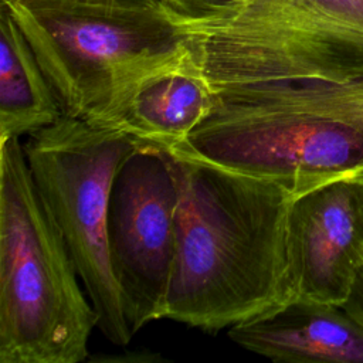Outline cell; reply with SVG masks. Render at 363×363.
Here are the masks:
<instances>
[{
  "label": "cell",
  "mask_w": 363,
  "mask_h": 363,
  "mask_svg": "<svg viewBox=\"0 0 363 363\" xmlns=\"http://www.w3.org/2000/svg\"><path fill=\"white\" fill-rule=\"evenodd\" d=\"M160 149L177 190L163 319L217 333L295 299L286 231L295 194L186 150Z\"/></svg>",
  "instance_id": "1"
},
{
  "label": "cell",
  "mask_w": 363,
  "mask_h": 363,
  "mask_svg": "<svg viewBox=\"0 0 363 363\" xmlns=\"http://www.w3.org/2000/svg\"><path fill=\"white\" fill-rule=\"evenodd\" d=\"M62 113L106 125L145 78L193 58L156 0H1Z\"/></svg>",
  "instance_id": "2"
},
{
  "label": "cell",
  "mask_w": 363,
  "mask_h": 363,
  "mask_svg": "<svg viewBox=\"0 0 363 363\" xmlns=\"http://www.w3.org/2000/svg\"><path fill=\"white\" fill-rule=\"evenodd\" d=\"M33 180L20 138L0 140V363H79L98 313Z\"/></svg>",
  "instance_id": "3"
},
{
  "label": "cell",
  "mask_w": 363,
  "mask_h": 363,
  "mask_svg": "<svg viewBox=\"0 0 363 363\" xmlns=\"http://www.w3.org/2000/svg\"><path fill=\"white\" fill-rule=\"evenodd\" d=\"M184 34L210 86L363 77V0H235Z\"/></svg>",
  "instance_id": "4"
},
{
  "label": "cell",
  "mask_w": 363,
  "mask_h": 363,
  "mask_svg": "<svg viewBox=\"0 0 363 363\" xmlns=\"http://www.w3.org/2000/svg\"><path fill=\"white\" fill-rule=\"evenodd\" d=\"M142 145L118 128L65 115L23 143L33 180L98 313V329L116 346H126L133 333L111 269L108 204L116 170Z\"/></svg>",
  "instance_id": "5"
},
{
  "label": "cell",
  "mask_w": 363,
  "mask_h": 363,
  "mask_svg": "<svg viewBox=\"0 0 363 363\" xmlns=\"http://www.w3.org/2000/svg\"><path fill=\"white\" fill-rule=\"evenodd\" d=\"M211 96L208 115L173 149L274 180L295 196L360 176L363 138L352 126L250 98Z\"/></svg>",
  "instance_id": "6"
},
{
  "label": "cell",
  "mask_w": 363,
  "mask_h": 363,
  "mask_svg": "<svg viewBox=\"0 0 363 363\" xmlns=\"http://www.w3.org/2000/svg\"><path fill=\"white\" fill-rule=\"evenodd\" d=\"M176 204L164 150L143 143L115 173L106 220L111 269L133 335L164 316L176 254Z\"/></svg>",
  "instance_id": "7"
},
{
  "label": "cell",
  "mask_w": 363,
  "mask_h": 363,
  "mask_svg": "<svg viewBox=\"0 0 363 363\" xmlns=\"http://www.w3.org/2000/svg\"><path fill=\"white\" fill-rule=\"evenodd\" d=\"M286 231L296 298L343 305L363 267V176L294 196Z\"/></svg>",
  "instance_id": "8"
},
{
  "label": "cell",
  "mask_w": 363,
  "mask_h": 363,
  "mask_svg": "<svg viewBox=\"0 0 363 363\" xmlns=\"http://www.w3.org/2000/svg\"><path fill=\"white\" fill-rule=\"evenodd\" d=\"M228 337L274 362L363 363V325L342 305L305 298L228 328Z\"/></svg>",
  "instance_id": "9"
},
{
  "label": "cell",
  "mask_w": 363,
  "mask_h": 363,
  "mask_svg": "<svg viewBox=\"0 0 363 363\" xmlns=\"http://www.w3.org/2000/svg\"><path fill=\"white\" fill-rule=\"evenodd\" d=\"M213 96L194 58L139 82L106 123L143 143L174 147L208 115Z\"/></svg>",
  "instance_id": "10"
},
{
  "label": "cell",
  "mask_w": 363,
  "mask_h": 363,
  "mask_svg": "<svg viewBox=\"0 0 363 363\" xmlns=\"http://www.w3.org/2000/svg\"><path fill=\"white\" fill-rule=\"evenodd\" d=\"M62 108L30 44L0 7V140L57 122Z\"/></svg>",
  "instance_id": "11"
},
{
  "label": "cell",
  "mask_w": 363,
  "mask_h": 363,
  "mask_svg": "<svg viewBox=\"0 0 363 363\" xmlns=\"http://www.w3.org/2000/svg\"><path fill=\"white\" fill-rule=\"evenodd\" d=\"M210 89L330 118L352 126L363 138V77L346 81L238 82L210 86Z\"/></svg>",
  "instance_id": "12"
},
{
  "label": "cell",
  "mask_w": 363,
  "mask_h": 363,
  "mask_svg": "<svg viewBox=\"0 0 363 363\" xmlns=\"http://www.w3.org/2000/svg\"><path fill=\"white\" fill-rule=\"evenodd\" d=\"M183 31L196 28L227 11L235 0H156Z\"/></svg>",
  "instance_id": "13"
},
{
  "label": "cell",
  "mask_w": 363,
  "mask_h": 363,
  "mask_svg": "<svg viewBox=\"0 0 363 363\" xmlns=\"http://www.w3.org/2000/svg\"><path fill=\"white\" fill-rule=\"evenodd\" d=\"M356 320L363 325V267L360 268L349 298L342 305Z\"/></svg>",
  "instance_id": "14"
}]
</instances>
